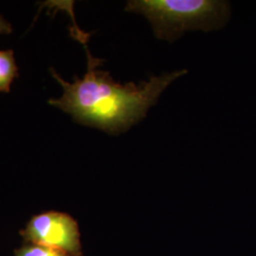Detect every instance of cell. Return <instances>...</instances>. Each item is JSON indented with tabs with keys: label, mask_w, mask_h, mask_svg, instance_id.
Masks as SVG:
<instances>
[{
	"label": "cell",
	"mask_w": 256,
	"mask_h": 256,
	"mask_svg": "<svg viewBox=\"0 0 256 256\" xmlns=\"http://www.w3.org/2000/svg\"><path fill=\"white\" fill-rule=\"evenodd\" d=\"M16 256H72L64 252L44 247L36 244H28L16 252Z\"/></svg>",
	"instance_id": "obj_5"
},
{
	"label": "cell",
	"mask_w": 256,
	"mask_h": 256,
	"mask_svg": "<svg viewBox=\"0 0 256 256\" xmlns=\"http://www.w3.org/2000/svg\"><path fill=\"white\" fill-rule=\"evenodd\" d=\"M12 32V26L0 14V34H10Z\"/></svg>",
	"instance_id": "obj_6"
},
{
	"label": "cell",
	"mask_w": 256,
	"mask_h": 256,
	"mask_svg": "<svg viewBox=\"0 0 256 256\" xmlns=\"http://www.w3.org/2000/svg\"><path fill=\"white\" fill-rule=\"evenodd\" d=\"M22 236L30 244L82 256L78 224L68 214L46 212L37 214L30 220Z\"/></svg>",
	"instance_id": "obj_3"
},
{
	"label": "cell",
	"mask_w": 256,
	"mask_h": 256,
	"mask_svg": "<svg viewBox=\"0 0 256 256\" xmlns=\"http://www.w3.org/2000/svg\"><path fill=\"white\" fill-rule=\"evenodd\" d=\"M18 77V68L16 64L14 52L0 50V92H10V84Z\"/></svg>",
	"instance_id": "obj_4"
},
{
	"label": "cell",
	"mask_w": 256,
	"mask_h": 256,
	"mask_svg": "<svg viewBox=\"0 0 256 256\" xmlns=\"http://www.w3.org/2000/svg\"><path fill=\"white\" fill-rule=\"evenodd\" d=\"M82 44L88 55L86 72L82 79L75 77L74 82H68L50 68L64 93L60 99L48 102L72 115L76 122L112 135L126 132L146 118L165 90L187 74V70H176L122 84L113 80L110 72L97 70L102 60L90 54L86 42Z\"/></svg>",
	"instance_id": "obj_1"
},
{
	"label": "cell",
	"mask_w": 256,
	"mask_h": 256,
	"mask_svg": "<svg viewBox=\"0 0 256 256\" xmlns=\"http://www.w3.org/2000/svg\"><path fill=\"white\" fill-rule=\"evenodd\" d=\"M126 10L146 16L156 36L170 43L189 30L223 27L230 12L228 2L216 0H132Z\"/></svg>",
	"instance_id": "obj_2"
}]
</instances>
